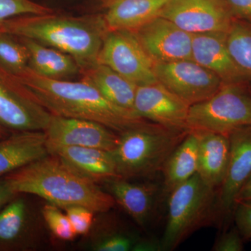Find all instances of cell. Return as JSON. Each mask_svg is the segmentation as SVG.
Listing matches in <instances>:
<instances>
[{
	"label": "cell",
	"mask_w": 251,
	"mask_h": 251,
	"mask_svg": "<svg viewBox=\"0 0 251 251\" xmlns=\"http://www.w3.org/2000/svg\"><path fill=\"white\" fill-rule=\"evenodd\" d=\"M92 227L90 248L95 251H132L139 238L125 232L111 219H99L94 221Z\"/></svg>",
	"instance_id": "d4e9b609"
},
{
	"label": "cell",
	"mask_w": 251,
	"mask_h": 251,
	"mask_svg": "<svg viewBox=\"0 0 251 251\" xmlns=\"http://www.w3.org/2000/svg\"><path fill=\"white\" fill-rule=\"evenodd\" d=\"M41 216L54 238L64 242L74 240L77 234L67 214L60 208L48 202L41 209Z\"/></svg>",
	"instance_id": "83f0119b"
},
{
	"label": "cell",
	"mask_w": 251,
	"mask_h": 251,
	"mask_svg": "<svg viewBox=\"0 0 251 251\" xmlns=\"http://www.w3.org/2000/svg\"><path fill=\"white\" fill-rule=\"evenodd\" d=\"M156 80L188 105L209 99L224 85L214 73L193 59L154 63Z\"/></svg>",
	"instance_id": "ba28073f"
},
{
	"label": "cell",
	"mask_w": 251,
	"mask_h": 251,
	"mask_svg": "<svg viewBox=\"0 0 251 251\" xmlns=\"http://www.w3.org/2000/svg\"><path fill=\"white\" fill-rule=\"evenodd\" d=\"M11 75L51 115L98 122L119 135L153 125L136 112L109 101L84 80H52L38 75L29 67Z\"/></svg>",
	"instance_id": "6da1fadb"
},
{
	"label": "cell",
	"mask_w": 251,
	"mask_h": 251,
	"mask_svg": "<svg viewBox=\"0 0 251 251\" xmlns=\"http://www.w3.org/2000/svg\"><path fill=\"white\" fill-rule=\"evenodd\" d=\"M97 62L110 67L137 86L158 82L153 70L154 62L131 31H107Z\"/></svg>",
	"instance_id": "52a82bcc"
},
{
	"label": "cell",
	"mask_w": 251,
	"mask_h": 251,
	"mask_svg": "<svg viewBox=\"0 0 251 251\" xmlns=\"http://www.w3.org/2000/svg\"><path fill=\"white\" fill-rule=\"evenodd\" d=\"M196 132L198 135V175L206 184L217 191L228 167L229 136L212 132Z\"/></svg>",
	"instance_id": "44dd1931"
},
{
	"label": "cell",
	"mask_w": 251,
	"mask_h": 251,
	"mask_svg": "<svg viewBox=\"0 0 251 251\" xmlns=\"http://www.w3.org/2000/svg\"><path fill=\"white\" fill-rule=\"evenodd\" d=\"M233 212L238 230L244 239H251V200L237 202Z\"/></svg>",
	"instance_id": "4dcf8cb0"
},
{
	"label": "cell",
	"mask_w": 251,
	"mask_h": 251,
	"mask_svg": "<svg viewBox=\"0 0 251 251\" xmlns=\"http://www.w3.org/2000/svg\"><path fill=\"white\" fill-rule=\"evenodd\" d=\"M189 108L188 103L158 82L137 87L134 110L147 121L168 129L188 130Z\"/></svg>",
	"instance_id": "9a60e30c"
},
{
	"label": "cell",
	"mask_w": 251,
	"mask_h": 251,
	"mask_svg": "<svg viewBox=\"0 0 251 251\" xmlns=\"http://www.w3.org/2000/svg\"><path fill=\"white\" fill-rule=\"evenodd\" d=\"M81 80L95 87L109 101L135 112L138 86L103 64H96L81 71Z\"/></svg>",
	"instance_id": "603a6c76"
},
{
	"label": "cell",
	"mask_w": 251,
	"mask_h": 251,
	"mask_svg": "<svg viewBox=\"0 0 251 251\" xmlns=\"http://www.w3.org/2000/svg\"><path fill=\"white\" fill-rule=\"evenodd\" d=\"M106 33L100 16L23 15L0 23V34L25 38L62 51L76 61L81 71L98 64Z\"/></svg>",
	"instance_id": "3957f363"
},
{
	"label": "cell",
	"mask_w": 251,
	"mask_h": 251,
	"mask_svg": "<svg viewBox=\"0 0 251 251\" xmlns=\"http://www.w3.org/2000/svg\"><path fill=\"white\" fill-rule=\"evenodd\" d=\"M158 16L192 34L227 32L234 19L226 0H170Z\"/></svg>",
	"instance_id": "30bf717a"
},
{
	"label": "cell",
	"mask_w": 251,
	"mask_h": 251,
	"mask_svg": "<svg viewBox=\"0 0 251 251\" xmlns=\"http://www.w3.org/2000/svg\"><path fill=\"white\" fill-rule=\"evenodd\" d=\"M154 63L192 59L193 34L161 16L133 31Z\"/></svg>",
	"instance_id": "4fadbf2b"
},
{
	"label": "cell",
	"mask_w": 251,
	"mask_h": 251,
	"mask_svg": "<svg viewBox=\"0 0 251 251\" xmlns=\"http://www.w3.org/2000/svg\"><path fill=\"white\" fill-rule=\"evenodd\" d=\"M64 210L77 235H88L95 221L96 213L81 206H69Z\"/></svg>",
	"instance_id": "f546056e"
},
{
	"label": "cell",
	"mask_w": 251,
	"mask_h": 251,
	"mask_svg": "<svg viewBox=\"0 0 251 251\" xmlns=\"http://www.w3.org/2000/svg\"><path fill=\"white\" fill-rule=\"evenodd\" d=\"M192 59L216 74L224 84L247 81L231 57L225 31L193 34Z\"/></svg>",
	"instance_id": "2e32d148"
},
{
	"label": "cell",
	"mask_w": 251,
	"mask_h": 251,
	"mask_svg": "<svg viewBox=\"0 0 251 251\" xmlns=\"http://www.w3.org/2000/svg\"><path fill=\"white\" fill-rule=\"evenodd\" d=\"M4 176L15 193L38 196L60 209L81 206L105 214L116 204L99 184L50 153Z\"/></svg>",
	"instance_id": "7a4b0ae2"
},
{
	"label": "cell",
	"mask_w": 251,
	"mask_h": 251,
	"mask_svg": "<svg viewBox=\"0 0 251 251\" xmlns=\"http://www.w3.org/2000/svg\"><path fill=\"white\" fill-rule=\"evenodd\" d=\"M29 52L19 39L0 34V67L10 75H16L28 67Z\"/></svg>",
	"instance_id": "4316f807"
},
{
	"label": "cell",
	"mask_w": 251,
	"mask_h": 251,
	"mask_svg": "<svg viewBox=\"0 0 251 251\" xmlns=\"http://www.w3.org/2000/svg\"><path fill=\"white\" fill-rule=\"evenodd\" d=\"M216 191L196 173L168 195V218L161 240L162 250H175L216 214Z\"/></svg>",
	"instance_id": "5b68a950"
},
{
	"label": "cell",
	"mask_w": 251,
	"mask_h": 251,
	"mask_svg": "<svg viewBox=\"0 0 251 251\" xmlns=\"http://www.w3.org/2000/svg\"><path fill=\"white\" fill-rule=\"evenodd\" d=\"M44 131L48 149L72 146L112 151L120 139L118 133L98 122L54 115Z\"/></svg>",
	"instance_id": "7c38bea8"
},
{
	"label": "cell",
	"mask_w": 251,
	"mask_h": 251,
	"mask_svg": "<svg viewBox=\"0 0 251 251\" xmlns=\"http://www.w3.org/2000/svg\"><path fill=\"white\" fill-rule=\"evenodd\" d=\"M11 132L9 130L6 129V128L3 127L2 126L0 125V139L1 138H6L8 135L11 133Z\"/></svg>",
	"instance_id": "8d00e7d4"
},
{
	"label": "cell",
	"mask_w": 251,
	"mask_h": 251,
	"mask_svg": "<svg viewBox=\"0 0 251 251\" xmlns=\"http://www.w3.org/2000/svg\"><path fill=\"white\" fill-rule=\"evenodd\" d=\"M227 44L238 69L251 81V23L234 18L227 32Z\"/></svg>",
	"instance_id": "484cf974"
},
{
	"label": "cell",
	"mask_w": 251,
	"mask_h": 251,
	"mask_svg": "<svg viewBox=\"0 0 251 251\" xmlns=\"http://www.w3.org/2000/svg\"><path fill=\"white\" fill-rule=\"evenodd\" d=\"M243 237L237 228L225 232L218 238L212 247L214 251H244Z\"/></svg>",
	"instance_id": "1f68e13d"
},
{
	"label": "cell",
	"mask_w": 251,
	"mask_h": 251,
	"mask_svg": "<svg viewBox=\"0 0 251 251\" xmlns=\"http://www.w3.org/2000/svg\"><path fill=\"white\" fill-rule=\"evenodd\" d=\"M49 154L44 130L11 132L0 139V176Z\"/></svg>",
	"instance_id": "d6986e66"
},
{
	"label": "cell",
	"mask_w": 251,
	"mask_h": 251,
	"mask_svg": "<svg viewBox=\"0 0 251 251\" xmlns=\"http://www.w3.org/2000/svg\"><path fill=\"white\" fill-rule=\"evenodd\" d=\"M228 136V167L216 191V214L223 216L233 212L239 191L251 175V125L237 128Z\"/></svg>",
	"instance_id": "5bb4252c"
},
{
	"label": "cell",
	"mask_w": 251,
	"mask_h": 251,
	"mask_svg": "<svg viewBox=\"0 0 251 251\" xmlns=\"http://www.w3.org/2000/svg\"><path fill=\"white\" fill-rule=\"evenodd\" d=\"M16 194L17 193L13 191L5 176H0V209Z\"/></svg>",
	"instance_id": "836d02e7"
},
{
	"label": "cell",
	"mask_w": 251,
	"mask_h": 251,
	"mask_svg": "<svg viewBox=\"0 0 251 251\" xmlns=\"http://www.w3.org/2000/svg\"><path fill=\"white\" fill-rule=\"evenodd\" d=\"M74 171L97 184L119 177L111 151L101 149L58 146L48 149Z\"/></svg>",
	"instance_id": "ac0fdd59"
},
{
	"label": "cell",
	"mask_w": 251,
	"mask_h": 251,
	"mask_svg": "<svg viewBox=\"0 0 251 251\" xmlns=\"http://www.w3.org/2000/svg\"><path fill=\"white\" fill-rule=\"evenodd\" d=\"M133 251H161V241L156 239H140L135 243Z\"/></svg>",
	"instance_id": "e575fe53"
},
{
	"label": "cell",
	"mask_w": 251,
	"mask_h": 251,
	"mask_svg": "<svg viewBox=\"0 0 251 251\" xmlns=\"http://www.w3.org/2000/svg\"><path fill=\"white\" fill-rule=\"evenodd\" d=\"M17 193L0 209V251H27L37 249L41 224L28 199Z\"/></svg>",
	"instance_id": "8fae6325"
},
{
	"label": "cell",
	"mask_w": 251,
	"mask_h": 251,
	"mask_svg": "<svg viewBox=\"0 0 251 251\" xmlns=\"http://www.w3.org/2000/svg\"><path fill=\"white\" fill-rule=\"evenodd\" d=\"M198 135L190 130L167 160L162 173L163 193L168 196L176 186L187 181L198 171Z\"/></svg>",
	"instance_id": "cb8c5ba5"
},
{
	"label": "cell",
	"mask_w": 251,
	"mask_h": 251,
	"mask_svg": "<svg viewBox=\"0 0 251 251\" xmlns=\"http://www.w3.org/2000/svg\"><path fill=\"white\" fill-rule=\"evenodd\" d=\"M107 192L140 227L149 224L159 193L155 183H134L129 179L116 177L104 183Z\"/></svg>",
	"instance_id": "e0dca14e"
},
{
	"label": "cell",
	"mask_w": 251,
	"mask_h": 251,
	"mask_svg": "<svg viewBox=\"0 0 251 251\" xmlns=\"http://www.w3.org/2000/svg\"><path fill=\"white\" fill-rule=\"evenodd\" d=\"M189 131L153 124L120 134L118 144L111 151L119 177L131 180L154 176L162 171Z\"/></svg>",
	"instance_id": "277c9868"
},
{
	"label": "cell",
	"mask_w": 251,
	"mask_h": 251,
	"mask_svg": "<svg viewBox=\"0 0 251 251\" xmlns=\"http://www.w3.org/2000/svg\"><path fill=\"white\" fill-rule=\"evenodd\" d=\"M18 39L29 52L28 67L38 75L59 80H70L81 75L80 66L69 54L30 39Z\"/></svg>",
	"instance_id": "7402d4cb"
},
{
	"label": "cell",
	"mask_w": 251,
	"mask_h": 251,
	"mask_svg": "<svg viewBox=\"0 0 251 251\" xmlns=\"http://www.w3.org/2000/svg\"><path fill=\"white\" fill-rule=\"evenodd\" d=\"M251 125V94L244 83L221 86L209 99L191 105L188 130L229 135L234 130Z\"/></svg>",
	"instance_id": "8992f818"
},
{
	"label": "cell",
	"mask_w": 251,
	"mask_h": 251,
	"mask_svg": "<svg viewBox=\"0 0 251 251\" xmlns=\"http://www.w3.org/2000/svg\"><path fill=\"white\" fill-rule=\"evenodd\" d=\"M251 200V175L242 186L237 196V202L239 201ZM236 202V204H237Z\"/></svg>",
	"instance_id": "d590c367"
},
{
	"label": "cell",
	"mask_w": 251,
	"mask_h": 251,
	"mask_svg": "<svg viewBox=\"0 0 251 251\" xmlns=\"http://www.w3.org/2000/svg\"><path fill=\"white\" fill-rule=\"evenodd\" d=\"M51 114L0 67V125L11 132L44 130Z\"/></svg>",
	"instance_id": "9c48e42d"
},
{
	"label": "cell",
	"mask_w": 251,
	"mask_h": 251,
	"mask_svg": "<svg viewBox=\"0 0 251 251\" xmlns=\"http://www.w3.org/2000/svg\"><path fill=\"white\" fill-rule=\"evenodd\" d=\"M234 18L251 23V0H226Z\"/></svg>",
	"instance_id": "d6a6232c"
},
{
	"label": "cell",
	"mask_w": 251,
	"mask_h": 251,
	"mask_svg": "<svg viewBox=\"0 0 251 251\" xmlns=\"http://www.w3.org/2000/svg\"><path fill=\"white\" fill-rule=\"evenodd\" d=\"M53 10L31 0H0V23L23 15L48 14Z\"/></svg>",
	"instance_id": "f1b7e54d"
},
{
	"label": "cell",
	"mask_w": 251,
	"mask_h": 251,
	"mask_svg": "<svg viewBox=\"0 0 251 251\" xmlns=\"http://www.w3.org/2000/svg\"><path fill=\"white\" fill-rule=\"evenodd\" d=\"M170 0H106L100 16L107 31H135L159 16Z\"/></svg>",
	"instance_id": "ffe728a7"
}]
</instances>
